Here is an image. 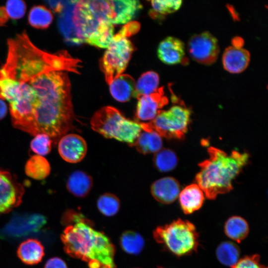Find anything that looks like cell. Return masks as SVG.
<instances>
[{"label": "cell", "mask_w": 268, "mask_h": 268, "mask_svg": "<svg viewBox=\"0 0 268 268\" xmlns=\"http://www.w3.org/2000/svg\"><path fill=\"white\" fill-rule=\"evenodd\" d=\"M35 91L38 106L30 134H46L53 143L74 128L71 83L65 71H51L28 82Z\"/></svg>", "instance_id": "cell-1"}, {"label": "cell", "mask_w": 268, "mask_h": 268, "mask_svg": "<svg viewBox=\"0 0 268 268\" xmlns=\"http://www.w3.org/2000/svg\"><path fill=\"white\" fill-rule=\"evenodd\" d=\"M7 54L0 68V78H8L27 83L35 77L51 71L79 74L81 61L66 50L51 53L36 46L26 31L7 41Z\"/></svg>", "instance_id": "cell-2"}, {"label": "cell", "mask_w": 268, "mask_h": 268, "mask_svg": "<svg viewBox=\"0 0 268 268\" xmlns=\"http://www.w3.org/2000/svg\"><path fill=\"white\" fill-rule=\"evenodd\" d=\"M68 9L63 8L60 27L67 39L107 48L114 34L113 14L109 0L70 1Z\"/></svg>", "instance_id": "cell-3"}, {"label": "cell", "mask_w": 268, "mask_h": 268, "mask_svg": "<svg viewBox=\"0 0 268 268\" xmlns=\"http://www.w3.org/2000/svg\"><path fill=\"white\" fill-rule=\"evenodd\" d=\"M68 225L61 235L66 253L86 262L89 268H115V248L108 237L95 230L80 213L67 210L64 215Z\"/></svg>", "instance_id": "cell-4"}, {"label": "cell", "mask_w": 268, "mask_h": 268, "mask_svg": "<svg viewBox=\"0 0 268 268\" xmlns=\"http://www.w3.org/2000/svg\"><path fill=\"white\" fill-rule=\"evenodd\" d=\"M207 152L209 158L199 163L201 170L196 180L205 197L214 200L232 190V181L248 162L249 155L236 150L228 154L212 146Z\"/></svg>", "instance_id": "cell-5"}, {"label": "cell", "mask_w": 268, "mask_h": 268, "mask_svg": "<svg viewBox=\"0 0 268 268\" xmlns=\"http://www.w3.org/2000/svg\"><path fill=\"white\" fill-rule=\"evenodd\" d=\"M140 24L136 21L126 24L113 39L100 61V67L106 82L109 85L126 69L134 51V47L129 40L136 33Z\"/></svg>", "instance_id": "cell-6"}, {"label": "cell", "mask_w": 268, "mask_h": 268, "mask_svg": "<svg viewBox=\"0 0 268 268\" xmlns=\"http://www.w3.org/2000/svg\"><path fill=\"white\" fill-rule=\"evenodd\" d=\"M92 129L107 138H114L133 146L142 131L141 123L126 118L112 106L101 108L91 118Z\"/></svg>", "instance_id": "cell-7"}, {"label": "cell", "mask_w": 268, "mask_h": 268, "mask_svg": "<svg viewBox=\"0 0 268 268\" xmlns=\"http://www.w3.org/2000/svg\"><path fill=\"white\" fill-rule=\"evenodd\" d=\"M153 236L157 243L178 256L192 253L199 245V235L194 225L181 219L156 227Z\"/></svg>", "instance_id": "cell-8"}, {"label": "cell", "mask_w": 268, "mask_h": 268, "mask_svg": "<svg viewBox=\"0 0 268 268\" xmlns=\"http://www.w3.org/2000/svg\"><path fill=\"white\" fill-rule=\"evenodd\" d=\"M191 111L186 107L176 105L168 110H160L148 123H141L142 130H151L168 139L184 137L190 123Z\"/></svg>", "instance_id": "cell-9"}, {"label": "cell", "mask_w": 268, "mask_h": 268, "mask_svg": "<svg viewBox=\"0 0 268 268\" xmlns=\"http://www.w3.org/2000/svg\"><path fill=\"white\" fill-rule=\"evenodd\" d=\"M187 48L194 61L204 65L213 64L219 53L217 39L207 31L193 35L189 40Z\"/></svg>", "instance_id": "cell-10"}, {"label": "cell", "mask_w": 268, "mask_h": 268, "mask_svg": "<svg viewBox=\"0 0 268 268\" xmlns=\"http://www.w3.org/2000/svg\"><path fill=\"white\" fill-rule=\"evenodd\" d=\"M46 222V217L39 214L14 215L3 228L1 234L10 238H23L38 232Z\"/></svg>", "instance_id": "cell-11"}, {"label": "cell", "mask_w": 268, "mask_h": 268, "mask_svg": "<svg viewBox=\"0 0 268 268\" xmlns=\"http://www.w3.org/2000/svg\"><path fill=\"white\" fill-rule=\"evenodd\" d=\"M24 192L23 185L15 175L0 169V215L20 205Z\"/></svg>", "instance_id": "cell-12"}, {"label": "cell", "mask_w": 268, "mask_h": 268, "mask_svg": "<svg viewBox=\"0 0 268 268\" xmlns=\"http://www.w3.org/2000/svg\"><path fill=\"white\" fill-rule=\"evenodd\" d=\"M135 116L136 121H151L168 103L163 87L158 88L153 93L143 95L138 99Z\"/></svg>", "instance_id": "cell-13"}, {"label": "cell", "mask_w": 268, "mask_h": 268, "mask_svg": "<svg viewBox=\"0 0 268 268\" xmlns=\"http://www.w3.org/2000/svg\"><path fill=\"white\" fill-rule=\"evenodd\" d=\"M58 143L60 156L67 162L78 163L84 158L87 153L86 142L77 134H66L60 139Z\"/></svg>", "instance_id": "cell-14"}, {"label": "cell", "mask_w": 268, "mask_h": 268, "mask_svg": "<svg viewBox=\"0 0 268 268\" xmlns=\"http://www.w3.org/2000/svg\"><path fill=\"white\" fill-rule=\"evenodd\" d=\"M157 56L165 64L174 65L180 64L185 56V44L177 38L168 36L159 43Z\"/></svg>", "instance_id": "cell-15"}, {"label": "cell", "mask_w": 268, "mask_h": 268, "mask_svg": "<svg viewBox=\"0 0 268 268\" xmlns=\"http://www.w3.org/2000/svg\"><path fill=\"white\" fill-rule=\"evenodd\" d=\"M150 192L157 201L163 204H170L179 197L180 186L175 178L166 177L154 182L151 186Z\"/></svg>", "instance_id": "cell-16"}, {"label": "cell", "mask_w": 268, "mask_h": 268, "mask_svg": "<svg viewBox=\"0 0 268 268\" xmlns=\"http://www.w3.org/2000/svg\"><path fill=\"white\" fill-rule=\"evenodd\" d=\"M250 61V54L248 50L232 46L225 49L222 58L224 68L232 73H238L245 70Z\"/></svg>", "instance_id": "cell-17"}, {"label": "cell", "mask_w": 268, "mask_h": 268, "mask_svg": "<svg viewBox=\"0 0 268 268\" xmlns=\"http://www.w3.org/2000/svg\"><path fill=\"white\" fill-rule=\"evenodd\" d=\"M109 2L113 16V25L129 23L142 8L138 0H109Z\"/></svg>", "instance_id": "cell-18"}, {"label": "cell", "mask_w": 268, "mask_h": 268, "mask_svg": "<svg viewBox=\"0 0 268 268\" xmlns=\"http://www.w3.org/2000/svg\"><path fill=\"white\" fill-rule=\"evenodd\" d=\"M181 208L186 214H191L199 209L203 202L202 191L197 184H192L185 187L179 196Z\"/></svg>", "instance_id": "cell-19"}, {"label": "cell", "mask_w": 268, "mask_h": 268, "mask_svg": "<svg viewBox=\"0 0 268 268\" xmlns=\"http://www.w3.org/2000/svg\"><path fill=\"white\" fill-rule=\"evenodd\" d=\"M135 82L129 74H122L109 84L110 92L112 97L120 102H126L133 97Z\"/></svg>", "instance_id": "cell-20"}, {"label": "cell", "mask_w": 268, "mask_h": 268, "mask_svg": "<svg viewBox=\"0 0 268 268\" xmlns=\"http://www.w3.org/2000/svg\"><path fill=\"white\" fill-rule=\"evenodd\" d=\"M93 186L91 176L85 172L76 170L68 177L67 182V190L73 195L84 198L90 192Z\"/></svg>", "instance_id": "cell-21"}, {"label": "cell", "mask_w": 268, "mask_h": 268, "mask_svg": "<svg viewBox=\"0 0 268 268\" xmlns=\"http://www.w3.org/2000/svg\"><path fill=\"white\" fill-rule=\"evenodd\" d=\"M17 255L26 264H37L41 261L44 255V247L38 240L33 238L28 239L19 246Z\"/></svg>", "instance_id": "cell-22"}, {"label": "cell", "mask_w": 268, "mask_h": 268, "mask_svg": "<svg viewBox=\"0 0 268 268\" xmlns=\"http://www.w3.org/2000/svg\"><path fill=\"white\" fill-rule=\"evenodd\" d=\"M162 137L153 131L142 130L135 139L133 146L140 153L146 155L156 153L162 147Z\"/></svg>", "instance_id": "cell-23"}, {"label": "cell", "mask_w": 268, "mask_h": 268, "mask_svg": "<svg viewBox=\"0 0 268 268\" xmlns=\"http://www.w3.org/2000/svg\"><path fill=\"white\" fill-rule=\"evenodd\" d=\"M51 172V166L48 161L42 156L35 155L26 162L25 172L32 179L41 180L47 178Z\"/></svg>", "instance_id": "cell-24"}, {"label": "cell", "mask_w": 268, "mask_h": 268, "mask_svg": "<svg viewBox=\"0 0 268 268\" xmlns=\"http://www.w3.org/2000/svg\"><path fill=\"white\" fill-rule=\"evenodd\" d=\"M249 227L247 222L242 217L233 216L230 217L224 225V232L230 239L240 242L248 235Z\"/></svg>", "instance_id": "cell-25"}, {"label": "cell", "mask_w": 268, "mask_h": 268, "mask_svg": "<svg viewBox=\"0 0 268 268\" xmlns=\"http://www.w3.org/2000/svg\"><path fill=\"white\" fill-rule=\"evenodd\" d=\"M159 77L153 71H148L141 74L135 83L133 97H139L150 94L158 89Z\"/></svg>", "instance_id": "cell-26"}, {"label": "cell", "mask_w": 268, "mask_h": 268, "mask_svg": "<svg viewBox=\"0 0 268 268\" xmlns=\"http://www.w3.org/2000/svg\"><path fill=\"white\" fill-rule=\"evenodd\" d=\"M120 244L122 249L127 254L138 255L142 251L145 241L138 233L128 230L124 232L120 238Z\"/></svg>", "instance_id": "cell-27"}, {"label": "cell", "mask_w": 268, "mask_h": 268, "mask_svg": "<svg viewBox=\"0 0 268 268\" xmlns=\"http://www.w3.org/2000/svg\"><path fill=\"white\" fill-rule=\"evenodd\" d=\"M240 249L234 243L225 241L220 243L216 251L218 260L223 265L232 267L239 260Z\"/></svg>", "instance_id": "cell-28"}, {"label": "cell", "mask_w": 268, "mask_h": 268, "mask_svg": "<svg viewBox=\"0 0 268 268\" xmlns=\"http://www.w3.org/2000/svg\"><path fill=\"white\" fill-rule=\"evenodd\" d=\"M53 16L51 11L43 5H36L31 8L28 15L30 25L37 29L47 28L51 24Z\"/></svg>", "instance_id": "cell-29"}, {"label": "cell", "mask_w": 268, "mask_h": 268, "mask_svg": "<svg viewBox=\"0 0 268 268\" xmlns=\"http://www.w3.org/2000/svg\"><path fill=\"white\" fill-rule=\"evenodd\" d=\"M154 166L158 170L167 172L173 170L177 166L178 159L175 152L170 149H161L155 153Z\"/></svg>", "instance_id": "cell-30"}, {"label": "cell", "mask_w": 268, "mask_h": 268, "mask_svg": "<svg viewBox=\"0 0 268 268\" xmlns=\"http://www.w3.org/2000/svg\"><path fill=\"white\" fill-rule=\"evenodd\" d=\"M97 206L99 211L106 216L116 215L120 207V201L114 194L106 193L101 195L97 200Z\"/></svg>", "instance_id": "cell-31"}, {"label": "cell", "mask_w": 268, "mask_h": 268, "mask_svg": "<svg viewBox=\"0 0 268 268\" xmlns=\"http://www.w3.org/2000/svg\"><path fill=\"white\" fill-rule=\"evenodd\" d=\"M182 4V0H161L151 1L152 9L149 14L152 18L157 15H167L175 12L180 8Z\"/></svg>", "instance_id": "cell-32"}, {"label": "cell", "mask_w": 268, "mask_h": 268, "mask_svg": "<svg viewBox=\"0 0 268 268\" xmlns=\"http://www.w3.org/2000/svg\"><path fill=\"white\" fill-rule=\"evenodd\" d=\"M53 141L49 135L39 134L34 136L30 143L31 149L40 156L48 154L51 151Z\"/></svg>", "instance_id": "cell-33"}, {"label": "cell", "mask_w": 268, "mask_h": 268, "mask_svg": "<svg viewBox=\"0 0 268 268\" xmlns=\"http://www.w3.org/2000/svg\"><path fill=\"white\" fill-rule=\"evenodd\" d=\"M5 7L9 17L14 20L22 18L26 10L25 2L20 0H8Z\"/></svg>", "instance_id": "cell-34"}, {"label": "cell", "mask_w": 268, "mask_h": 268, "mask_svg": "<svg viewBox=\"0 0 268 268\" xmlns=\"http://www.w3.org/2000/svg\"><path fill=\"white\" fill-rule=\"evenodd\" d=\"M231 268H267L260 263L258 255L246 256L238 261Z\"/></svg>", "instance_id": "cell-35"}, {"label": "cell", "mask_w": 268, "mask_h": 268, "mask_svg": "<svg viewBox=\"0 0 268 268\" xmlns=\"http://www.w3.org/2000/svg\"><path fill=\"white\" fill-rule=\"evenodd\" d=\"M44 268H67V267L65 261L62 259L58 257H54L47 261Z\"/></svg>", "instance_id": "cell-36"}, {"label": "cell", "mask_w": 268, "mask_h": 268, "mask_svg": "<svg viewBox=\"0 0 268 268\" xmlns=\"http://www.w3.org/2000/svg\"><path fill=\"white\" fill-rule=\"evenodd\" d=\"M9 16L4 6H0V26L4 25L8 21Z\"/></svg>", "instance_id": "cell-37"}, {"label": "cell", "mask_w": 268, "mask_h": 268, "mask_svg": "<svg viewBox=\"0 0 268 268\" xmlns=\"http://www.w3.org/2000/svg\"><path fill=\"white\" fill-rule=\"evenodd\" d=\"M7 107L5 102L0 99V120L3 119L6 115Z\"/></svg>", "instance_id": "cell-38"}, {"label": "cell", "mask_w": 268, "mask_h": 268, "mask_svg": "<svg viewBox=\"0 0 268 268\" xmlns=\"http://www.w3.org/2000/svg\"><path fill=\"white\" fill-rule=\"evenodd\" d=\"M244 41L242 39H241L240 37H235L232 40V46H234L235 47L237 48H242V46L243 45Z\"/></svg>", "instance_id": "cell-39"}]
</instances>
